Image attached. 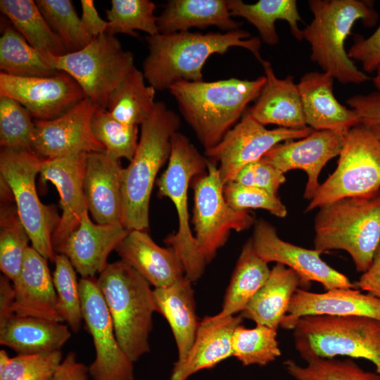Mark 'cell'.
Masks as SVG:
<instances>
[{
    "label": "cell",
    "mask_w": 380,
    "mask_h": 380,
    "mask_svg": "<svg viewBox=\"0 0 380 380\" xmlns=\"http://www.w3.org/2000/svg\"><path fill=\"white\" fill-rule=\"evenodd\" d=\"M148 53L142 65L145 80L163 91L181 81L203 80V68L213 54H224L238 46L248 50L264 66L269 61L260 54L261 39L244 30L226 32L158 34L146 37Z\"/></svg>",
    "instance_id": "1"
},
{
    "label": "cell",
    "mask_w": 380,
    "mask_h": 380,
    "mask_svg": "<svg viewBox=\"0 0 380 380\" xmlns=\"http://www.w3.org/2000/svg\"><path fill=\"white\" fill-rule=\"evenodd\" d=\"M266 82L229 78L216 81H181L169 89L183 118L205 148L220 142L242 118Z\"/></svg>",
    "instance_id": "2"
},
{
    "label": "cell",
    "mask_w": 380,
    "mask_h": 380,
    "mask_svg": "<svg viewBox=\"0 0 380 380\" xmlns=\"http://www.w3.org/2000/svg\"><path fill=\"white\" fill-rule=\"evenodd\" d=\"M181 125L179 116L163 101L141 125L138 146L122 178V224L129 231L146 230L149 203L156 175L169 160L172 136Z\"/></svg>",
    "instance_id": "3"
},
{
    "label": "cell",
    "mask_w": 380,
    "mask_h": 380,
    "mask_svg": "<svg viewBox=\"0 0 380 380\" xmlns=\"http://www.w3.org/2000/svg\"><path fill=\"white\" fill-rule=\"evenodd\" d=\"M313 18L303 30L311 46L310 60L322 72L343 84H362L370 80L359 70L345 49V41L356 21L376 25L379 14L374 3L364 0H309Z\"/></svg>",
    "instance_id": "4"
},
{
    "label": "cell",
    "mask_w": 380,
    "mask_h": 380,
    "mask_svg": "<svg viewBox=\"0 0 380 380\" xmlns=\"http://www.w3.org/2000/svg\"><path fill=\"white\" fill-rule=\"evenodd\" d=\"M119 344L133 362L150 351L157 306L150 284L122 260L108 263L96 279Z\"/></svg>",
    "instance_id": "5"
},
{
    "label": "cell",
    "mask_w": 380,
    "mask_h": 380,
    "mask_svg": "<svg viewBox=\"0 0 380 380\" xmlns=\"http://www.w3.org/2000/svg\"><path fill=\"white\" fill-rule=\"evenodd\" d=\"M314 230L315 249L322 253L343 250L357 272H365L380 244V191L319 208Z\"/></svg>",
    "instance_id": "6"
},
{
    "label": "cell",
    "mask_w": 380,
    "mask_h": 380,
    "mask_svg": "<svg viewBox=\"0 0 380 380\" xmlns=\"http://www.w3.org/2000/svg\"><path fill=\"white\" fill-rule=\"evenodd\" d=\"M294 346L306 362L347 356L372 362L380 375V321L362 316H305L293 328Z\"/></svg>",
    "instance_id": "7"
},
{
    "label": "cell",
    "mask_w": 380,
    "mask_h": 380,
    "mask_svg": "<svg viewBox=\"0 0 380 380\" xmlns=\"http://www.w3.org/2000/svg\"><path fill=\"white\" fill-rule=\"evenodd\" d=\"M207 161L186 136L177 132L172 137L167 168L156 182L159 195L171 200L178 217L177 232L164 241L177 254L191 282L203 275L206 262L189 226L187 193L191 179L205 172Z\"/></svg>",
    "instance_id": "8"
},
{
    "label": "cell",
    "mask_w": 380,
    "mask_h": 380,
    "mask_svg": "<svg viewBox=\"0 0 380 380\" xmlns=\"http://www.w3.org/2000/svg\"><path fill=\"white\" fill-rule=\"evenodd\" d=\"M56 70L68 73L95 106L106 108L112 94L134 68L132 52L123 49L114 34L95 37L83 49L62 56L45 54Z\"/></svg>",
    "instance_id": "9"
},
{
    "label": "cell",
    "mask_w": 380,
    "mask_h": 380,
    "mask_svg": "<svg viewBox=\"0 0 380 380\" xmlns=\"http://www.w3.org/2000/svg\"><path fill=\"white\" fill-rule=\"evenodd\" d=\"M335 170L319 185L305 213L338 200L380 191V139L362 122L346 134Z\"/></svg>",
    "instance_id": "10"
},
{
    "label": "cell",
    "mask_w": 380,
    "mask_h": 380,
    "mask_svg": "<svg viewBox=\"0 0 380 380\" xmlns=\"http://www.w3.org/2000/svg\"><path fill=\"white\" fill-rule=\"evenodd\" d=\"M43 160L33 152L1 148L0 175L13 194L31 246L47 260L53 262L56 253L52 234L60 217L55 208L42 203L37 195L35 179Z\"/></svg>",
    "instance_id": "11"
},
{
    "label": "cell",
    "mask_w": 380,
    "mask_h": 380,
    "mask_svg": "<svg viewBox=\"0 0 380 380\" xmlns=\"http://www.w3.org/2000/svg\"><path fill=\"white\" fill-rule=\"evenodd\" d=\"M193 188L194 237L208 263L227 242L232 230H246L255 223V219L247 210H235L228 205L215 161L208 159L205 173L194 178Z\"/></svg>",
    "instance_id": "12"
},
{
    "label": "cell",
    "mask_w": 380,
    "mask_h": 380,
    "mask_svg": "<svg viewBox=\"0 0 380 380\" xmlns=\"http://www.w3.org/2000/svg\"><path fill=\"white\" fill-rule=\"evenodd\" d=\"M312 131L309 127L269 129L254 120L246 110L241 120L218 144L205 150V155L208 159L219 164L217 168L224 185L234 181L243 167L260 160L277 145L303 139Z\"/></svg>",
    "instance_id": "13"
},
{
    "label": "cell",
    "mask_w": 380,
    "mask_h": 380,
    "mask_svg": "<svg viewBox=\"0 0 380 380\" xmlns=\"http://www.w3.org/2000/svg\"><path fill=\"white\" fill-rule=\"evenodd\" d=\"M83 322L96 356L89 367L93 380H134V362L116 338L106 303L94 277L79 281Z\"/></svg>",
    "instance_id": "14"
},
{
    "label": "cell",
    "mask_w": 380,
    "mask_h": 380,
    "mask_svg": "<svg viewBox=\"0 0 380 380\" xmlns=\"http://www.w3.org/2000/svg\"><path fill=\"white\" fill-rule=\"evenodd\" d=\"M251 239L256 253L264 261L275 262L293 270L300 277L303 286L316 281L326 291L356 287L345 274L322 259L321 251L284 241L276 228L265 220L255 223Z\"/></svg>",
    "instance_id": "15"
},
{
    "label": "cell",
    "mask_w": 380,
    "mask_h": 380,
    "mask_svg": "<svg viewBox=\"0 0 380 380\" xmlns=\"http://www.w3.org/2000/svg\"><path fill=\"white\" fill-rule=\"evenodd\" d=\"M0 96L18 101L36 120L55 119L84 98V93L70 75L59 71L50 77H20L0 73Z\"/></svg>",
    "instance_id": "16"
},
{
    "label": "cell",
    "mask_w": 380,
    "mask_h": 380,
    "mask_svg": "<svg viewBox=\"0 0 380 380\" xmlns=\"http://www.w3.org/2000/svg\"><path fill=\"white\" fill-rule=\"evenodd\" d=\"M96 106L84 98L62 115L49 120H34V152L45 159L75 153L106 151L91 129Z\"/></svg>",
    "instance_id": "17"
},
{
    "label": "cell",
    "mask_w": 380,
    "mask_h": 380,
    "mask_svg": "<svg viewBox=\"0 0 380 380\" xmlns=\"http://www.w3.org/2000/svg\"><path fill=\"white\" fill-rule=\"evenodd\" d=\"M348 130H313L298 141L281 143L262 159L283 173L299 169L305 172L307 183L303 198L310 201L320 184L319 176L324 165L338 156Z\"/></svg>",
    "instance_id": "18"
},
{
    "label": "cell",
    "mask_w": 380,
    "mask_h": 380,
    "mask_svg": "<svg viewBox=\"0 0 380 380\" xmlns=\"http://www.w3.org/2000/svg\"><path fill=\"white\" fill-rule=\"evenodd\" d=\"M87 153L45 159L40 166L43 184L51 182L60 196L62 215L52 234V244L57 253L69 235L79 226L84 214L89 212L83 189Z\"/></svg>",
    "instance_id": "19"
},
{
    "label": "cell",
    "mask_w": 380,
    "mask_h": 380,
    "mask_svg": "<svg viewBox=\"0 0 380 380\" xmlns=\"http://www.w3.org/2000/svg\"><path fill=\"white\" fill-rule=\"evenodd\" d=\"M128 232L121 223H94L87 212L57 253L67 256L82 278L94 277L106 267L108 255Z\"/></svg>",
    "instance_id": "20"
},
{
    "label": "cell",
    "mask_w": 380,
    "mask_h": 380,
    "mask_svg": "<svg viewBox=\"0 0 380 380\" xmlns=\"http://www.w3.org/2000/svg\"><path fill=\"white\" fill-rule=\"evenodd\" d=\"M312 315L362 316L380 321V299L353 289H334L313 293L298 288L280 327L292 329L300 317Z\"/></svg>",
    "instance_id": "21"
},
{
    "label": "cell",
    "mask_w": 380,
    "mask_h": 380,
    "mask_svg": "<svg viewBox=\"0 0 380 380\" xmlns=\"http://www.w3.org/2000/svg\"><path fill=\"white\" fill-rule=\"evenodd\" d=\"M122 171L119 160L106 151L87 153L83 189L97 224H122Z\"/></svg>",
    "instance_id": "22"
},
{
    "label": "cell",
    "mask_w": 380,
    "mask_h": 380,
    "mask_svg": "<svg viewBox=\"0 0 380 380\" xmlns=\"http://www.w3.org/2000/svg\"><path fill=\"white\" fill-rule=\"evenodd\" d=\"M13 285L14 314L63 322L47 260L33 247L27 248L21 271Z\"/></svg>",
    "instance_id": "23"
},
{
    "label": "cell",
    "mask_w": 380,
    "mask_h": 380,
    "mask_svg": "<svg viewBox=\"0 0 380 380\" xmlns=\"http://www.w3.org/2000/svg\"><path fill=\"white\" fill-rule=\"evenodd\" d=\"M115 251L155 288H166L185 276L175 251L158 246L145 230L129 231Z\"/></svg>",
    "instance_id": "24"
},
{
    "label": "cell",
    "mask_w": 380,
    "mask_h": 380,
    "mask_svg": "<svg viewBox=\"0 0 380 380\" xmlns=\"http://www.w3.org/2000/svg\"><path fill=\"white\" fill-rule=\"evenodd\" d=\"M334 80L327 72L312 71L297 84L307 126L313 130H348L362 122L355 110L336 99Z\"/></svg>",
    "instance_id": "25"
},
{
    "label": "cell",
    "mask_w": 380,
    "mask_h": 380,
    "mask_svg": "<svg viewBox=\"0 0 380 380\" xmlns=\"http://www.w3.org/2000/svg\"><path fill=\"white\" fill-rule=\"evenodd\" d=\"M266 82L254 104L246 110L260 124L275 125L278 127H307L302 101L294 77L278 78L270 63L262 66Z\"/></svg>",
    "instance_id": "26"
},
{
    "label": "cell",
    "mask_w": 380,
    "mask_h": 380,
    "mask_svg": "<svg viewBox=\"0 0 380 380\" xmlns=\"http://www.w3.org/2000/svg\"><path fill=\"white\" fill-rule=\"evenodd\" d=\"M241 315L226 317H205L198 324L194 343L184 361L174 366L170 380H187L194 374L232 356V338L241 324Z\"/></svg>",
    "instance_id": "27"
},
{
    "label": "cell",
    "mask_w": 380,
    "mask_h": 380,
    "mask_svg": "<svg viewBox=\"0 0 380 380\" xmlns=\"http://www.w3.org/2000/svg\"><path fill=\"white\" fill-rule=\"evenodd\" d=\"M191 283L184 276L170 286L153 289L157 312L167 321L176 342L178 357L174 366L181 365L186 359L200 322Z\"/></svg>",
    "instance_id": "28"
},
{
    "label": "cell",
    "mask_w": 380,
    "mask_h": 380,
    "mask_svg": "<svg viewBox=\"0 0 380 380\" xmlns=\"http://www.w3.org/2000/svg\"><path fill=\"white\" fill-rule=\"evenodd\" d=\"M159 34L186 32L215 26L224 32L240 29L227 0H170L157 16Z\"/></svg>",
    "instance_id": "29"
},
{
    "label": "cell",
    "mask_w": 380,
    "mask_h": 380,
    "mask_svg": "<svg viewBox=\"0 0 380 380\" xmlns=\"http://www.w3.org/2000/svg\"><path fill=\"white\" fill-rule=\"evenodd\" d=\"M299 286H303L299 275L285 265L276 263L265 283L240 315L256 324L277 330Z\"/></svg>",
    "instance_id": "30"
},
{
    "label": "cell",
    "mask_w": 380,
    "mask_h": 380,
    "mask_svg": "<svg viewBox=\"0 0 380 380\" xmlns=\"http://www.w3.org/2000/svg\"><path fill=\"white\" fill-rule=\"evenodd\" d=\"M71 336L61 322L13 315L0 324V344L18 354L59 350Z\"/></svg>",
    "instance_id": "31"
},
{
    "label": "cell",
    "mask_w": 380,
    "mask_h": 380,
    "mask_svg": "<svg viewBox=\"0 0 380 380\" xmlns=\"http://www.w3.org/2000/svg\"><path fill=\"white\" fill-rule=\"evenodd\" d=\"M232 17L246 19L258 31L260 38L266 44L274 46L279 42L275 23L286 21L291 34L297 40L303 39L299 22H303L295 0H260L246 4L241 0H227Z\"/></svg>",
    "instance_id": "32"
},
{
    "label": "cell",
    "mask_w": 380,
    "mask_h": 380,
    "mask_svg": "<svg viewBox=\"0 0 380 380\" xmlns=\"http://www.w3.org/2000/svg\"><path fill=\"white\" fill-rule=\"evenodd\" d=\"M256 253L252 239L243 246L217 317L241 312L269 277L270 269Z\"/></svg>",
    "instance_id": "33"
},
{
    "label": "cell",
    "mask_w": 380,
    "mask_h": 380,
    "mask_svg": "<svg viewBox=\"0 0 380 380\" xmlns=\"http://www.w3.org/2000/svg\"><path fill=\"white\" fill-rule=\"evenodd\" d=\"M13 201L11 189L1 178L0 269L12 282L19 276L30 241Z\"/></svg>",
    "instance_id": "34"
},
{
    "label": "cell",
    "mask_w": 380,
    "mask_h": 380,
    "mask_svg": "<svg viewBox=\"0 0 380 380\" xmlns=\"http://www.w3.org/2000/svg\"><path fill=\"white\" fill-rule=\"evenodd\" d=\"M0 10L29 44L42 53L62 56L68 53L35 1L1 0Z\"/></svg>",
    "instance_id": "35"
},
{
    "label": "cell",
    "mask_w": 380,
    "mask_h": 380,
    "mask_svg": "<svg viewBox=\"0 0 380 380\" xmlns=\"http://www.w3.org/2000/svg\"><path fill=\"white\" fill-rule=\"evenodd\" d=\"M0 37V68L9 75L20 77H50L59 71L44 54L33 48L11 23H4Z\"/></svg>",
    "instance_id": "36"
},
{
    "label": "cell",
    "mask_w": 380,
    "mask_h": 380,
    "mask_svg": "<svg viewBox=\"0 0 380 380\" xmlns=\"http://www.w3.org/2000/svg\"><path fill=\"white\" fill-rule=\"evenodd\" d=\"M142 71L136 68L110 96L107 110L121 123L141 125L156 106V89L146 85Z\"/></svg>",
    "instance_id": "37"
},
{
    "label": "cell",
    "mask_w": 380,
    "mask_h": 380,
    "mask_svg": "<svg viewBox=\"0 0 380 380\" xmlns=\"http://www.w3.org/2000/svg\"><path fill=\"white\" fill-rule=\"evenodd\" d=\"M277 336V329L264 325L249 329L240 324L232 338V356L244 366H265L281 355Z\"/></svg>",
    "instance_id": "38"
},
{
    "label": "cell",
    "mask_w": 380,
    "mask_h": 380,
    "mask_svg": "<svg viewBox=\"0 0 380 380\" xmlns=\"http://www.w3.org/2000/svg\"><path fill=\"white\" fill-rule=\"evenodd\" d=\"M37 6L68 53L79 51L92 40L70 0H37Z\"/></svg>",
    "instance_id": "39"
},
{
    "label": "cell",
    "mask_w": 380,
    "mask_h": 380,
    "mask_svg": "<svg viewBox=\"0 0 380 380\" xmlns=\"http://www.w3.org/2000/svg\"><path fill=\"white\" fill-rule=\"evenodd\" d=\"M110 8L106 10L107 31L115 34L122 33L137 37L135 30L153 36L159 34L156 4L150 0H112Z\"/></svg>",
    "instance_id": "40"
},
{
    "label": "cell",
    "mask_w": 380,
    "mask_h": 380,
    "mask_svg": "<svg viewBox=\"0 0 380 380\" xmlns=\"http://www.w3.org/2000/svg\"><path fill=\"white\" fill-rule=\"evenodd\" d=\"M284 365L295 380H380L376 372L363 369L350 358L315 357L306 361L305 366L288 360Z\"/></svg>",
    "instance_id": "41"
},
{
    "label": "cell",
    "mask_w": 380,
    "mask_h": 380,
    "mask_svg": "<svg viewBox=\"0 0 380 380\" xmlns=\"http://www.w3.org/2000/svg\"><path fill=\"white\" fill-rule=\"evenodd\" d=\"M94 136L111 157L132 160L138 146V126L126 125L114 118L106 108L96 106L91 119Z\"/></svg>",
    "instance_id": "42"
},
{
    "label": "cell",
    "mask_w": 380,
    "mask_h": 380,
    "mask_svg": "<svg viewBox=\"0 0 380 380\" xmlns=\"http://www.w3.org/2000/svg\"><path fill=\"white\" fill-rule=\"evenodd\" d=\"M53 262L55 269L52 277L58 312L71 331L77 333L82 327L83 317L76 270L63 254L57 253Z\"/></svg>",
    "instance_id": "43"
},
{
    "label": "cell",
    "mask_w": 380,
    "mask_h": 380,
    "mask_svg": "<svg viewBox=\"0 0 380 380\" xmlns=\"http://www.w3.org/2000/svg\"><path fill=\"white\" fill-rule=\"evenodd\" d=\"M35 127L29 111L18 101L0 96L1 148L34 152Z\"/></svg>",
    "instance_id": "44"
},
{
    "label": "cell",
    "mask_w": 380,
    "mask_h": 380,
    "mask_svg": "<svg viewBox=\"0 0 380 380\" xmlns=\"http://www.w3.org/2000/svg\"><path fill=\"white\" fill-rule=\"evenodd\" d=\"M63 360L61 350L10 357L0 380H47Z\"/></svg>",
    "instance_id": "45"
},
{
    "label": "cell",
    "mask_w": 380,
    "mask_h": 380,
    "mask_svg": "<svg viewBox=\"0 0 380 380\" xmlns=\"http://www.w3.org/2000/svg\"><path fill=\"white\" fill-rule=\"evenodd\" d=\"M223 194L228 205L235 210L263 209L278 217L287 215V208L277 194L258 187L231 181L223 185Z\"/></svg>",
    "instance_id": "46"
},
{
    "label": "cell",
    "mask_w": 380,
    "mask_h": 380,
    "mask_svg": "<svg viewBox=\"0 0 380 380\" xmlns=\"http://www.w3.org/2000/svg\"><path fill=\"white\" fill-rule=\"evenodd\" d=\"M234 181L277 194L281 185L286 182V177L281 170L261 158L243 167Z\"/></svg>",
    "instance_id": "47"
},
{
    "label": "cell",
    "mask_w": 380,
    "mask_h": 380,
    "mask_svg": "<svg viewBox=\"0 0 380 380\" xmlns=\"http://www.w3.org/2000/svg\"><path fill=\"white\" fill-rule=\"evenodd\" d=\"M353 61L362 64L363 72L372 73L380 64V25L367 38L357 37L348 52Z\"/></svg>",
    "instance_id": "48"
},
{
    "label": "cell",
    "mask_w": 380,
    "mask_h": 380,
    "mask_svg": "<svg viewBox=\"0 0 380 380\" xmlns=\"http://www.w3.org/2000/svg\"><path fill=\"white\" fill-rule=\"evenodd\" d=\"M346 103L357 113L363 124L380 127V92L354 95Z\"/></svg>",
    "instance_id": "49"
},
{
    "label": "cell",
    "mask_w": 380,
    "mask_h": 380,
    "mask_svg": "<svg viewBox=\"0 0 380 380\" xmlns=\"http://www.w3.org/2000/svg\"><path fill=\"white\" fill-rule=\"evenodd\" d=\"M89 367L79 362L76 353L70 351L47 380H89Z\"/></svg>",
    "instance_id": "50"
},
{
    "label": "cell",
    "mask_w": 380,
    "mask_h": 380,
    "mask_svg": "<svg viewBox=\"0 0 380 380\" xmlns=\"http://www.w3.org/2000/svg\"><path fill=\"white\" fill-rule=\"evenodd\" d=\"M355 286L380 299V244L370 266L362 272Z\"/></svg>",
    "instance_id": "51"
},
{
    "label": "cell",
    "mask_w": 380,
    "mask_h": 380,
    "mask_svg": "<svg viewBox=\"0 0 380 380\" xmlns=\"http://www.w3.org/2000/svg\"><path fill=\"white\" fill-rule=\"evenodd\" d=\"M81 6V20L87 32L93 38L106 32L108 23L99 16L94 1L82 0Z\"/></svg>",
    "instance_id": "52"
},
{
    "label": "cell",
    "mask_w": 380,
    "mask_h": 380,
    "mask_svg": "<svg viewBox=\"0 0 380 380\" xmlns=\"http://www.w3.org/2000/svg\"><path fill=\"white\" fill-rule=\"evenodd\" d=\"M15 293L13 282L4 274L0 276V324L14 314Z\"/></svg>",
    "instance_id": "53"
},
{
    "label": "cell",
    "mask_w": 380,
    "mask_h": 380,
    "mask_svg": "<svg viewBox=\"0 0 380 380\" xmlns=\"http://www.w3.org/2000/svg\"><path fill=\"white\" fill-rule=\"evenodd\" d=\"M10 357L8 356L7 352L1 349L0 350V371L4 369L8 362Z\"/></svg>",
    "instance_id": "54"
},
{
    "label": "cell",
    "mask_w": 380,
    "mask_h": 380,
    "mask_svg": "<svg viewBox=\"0 0 380 380\" xmlns=\"http://www.w3.org/2000/svg\"><path fill=\"white\" fill-rule=\"evenodd\" d=\"M376 75L373 78V82L374 86L377 89V91L380 92V64L376 68Z\"/></svg>",
    "instance_id": "55"
},
{
    "label": "cell",
    "mask_w": 380,
    "mask_h": 380,
    "mask_svg": "<svg viewBox=\"0 0 380 380\" xmlns=\"http://www.w3.org/2000/svg\"><path fill=\"white\" fill-rule=\"evenodd\" d=\"M377 137L380 139V127L379 126H372L370 127Z\"/></svg>",
    "instance_id": "56"
}]
</instances>
